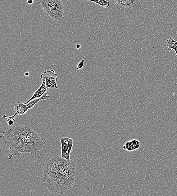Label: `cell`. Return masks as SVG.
Wrapping results in <instances>:
<instances>
[{
  "label": "cell",
  "instance_id": "cell-11",
  "mask_svg": "<svg viewBox=\"0 0 177 196\" xmlns=\"http://www.w3.org/2000/svg\"><path fill=\"white\" fill-rule=\"evenodd\" d=\"M89 1L97 3L100 6L106 8L109 7L110 6L109 1H104V0H96V1Z\"/></svg>",
  "mask_w": 177,
  "mask_h": 196
},
{
  "label": "cell",
  "instance_id": "cell-16",
  "mask_svg": "<svg viewBox=\"0 0 177 196\" xmlns=\"http://www.w3.org/2000/svg\"><path fill=\"white\" fill-rule=\"evenodd\" d=\"M24 75L25 77H29L30 76V73L29 72H26L24 73Z\"/></svg>",
  "mask_w": 177,
  "mask_h": 196
},
{
  "label": "cell",
  "instance_id": "cell-3",
  "mask_svg": "<svg viewBox=\"0 0 177 196\" xmlns=\"http://www.w3.org/2000/svg\"><path fill=\"white\" fill-rule=\"evenodd\" d=\"M41 5L43 11L53 20L61 21L64 18V8L63 2L61 0H39L37 1Z\"/></svg>",
  "mask_w": 177,
  "mask_h": 196
},
{
  "label": "cell",
  "instance_id": "cell-9",
  "mask_svg": "<svg viewBox=\"0 0 177 196\" xmlns=\"http://www.w3.org/2000/svg\"><path fill=\"white\" fill-rule=\"evenodd\" d=\"M140 146V142L136 139H133L127 141L125 144L123 146L124 149H126L128 151H133L138 149Z\"/></svg>",
  "mask_w": 177,
  "mask_h": 196
},
{
  "label": "cell",
  "instance_id": "cell-6",
  "mask_svg": "<svg viewBox=\"0 0 177 196\" xmlns=\"http://www.w3.org/2000/svg\"><path fill=\"white\" fill-rule=\"evenodd\" d=\"M41 79L45 80V84L48 88L58 89L57 75L53 69L48 70L44 72L40 76Z\"/></svg>",
  "mask_w": 177,
  "mask_h": 196
},
{
  "label": "cell",
  "instance_id": "cell-14",
  "mask_svg": "<svg viewBox=\"0 0 177 196\" xmlns=\"http://www.w3.org/2000/svg\"><path fill=\"white\" fill-rule=\"evenodd\" d=\"M27 2L28 4L29 5H32L33 4V3H34V1H33V0H29V1H27Z\"/></svg>",
  "mask_w": 177,
  "mask_h": 196
},
{
  "label": "cell",
  "instance_id": "cell-12",
  "mask_svg": "<svg viewBox=\"0 0 177 196\" xmlns=\"http://www.w3.org/2000/svg\"><path fill=\"white\" fill-rule=\"evenodd\" d=\"M2 118H8V119L7 120L6 122L8 126H10L11 127L15 126V118H11L10 116H7V115H3Z\"/></svg>",
  "mask_w": 177,
  "mask_h": 196
},
{
  "label": "cell",
  "instance_id": "cell-4",
  "mask_svg": "<svg viewBox=\"0 0 177 196\" xmlns=\"http://www.w3.org/2000/svg\"><path fill=\"white\" fill-rule=\"evenodd\" d=\"M50 99L49 94L48 92H47L43 97L39 99H35L29 102L28 104L17 102L15 101L12 102L11 108L14 112V114L11 116V118H15L17 115H22L26 114L28 110L32 109L36 104L41 100H48Z\"/></svg>",
  "mask_w": 177,
  "mask_h": 196
},
{
  "label": "cell",
  "instance_id": "cell-2",
  "mask_svg": "<svg viewBox=\"0 0 177 196\" xmlns=\"http://www.w3.org/2000/svg\"><path fill=\"white\" fill-rule=\"evenodd\" d=\"M30 125L14 126L6 131H1L2 136L0 137L9 146V160L23 153L35 155L43 150L45 143Z\"/></svg>",
  "mask_w": 177,
  "mask_h": 196
},
{
  "label": "cell",
  "instance_id": "cell-10",
  "mask_svg": "<svg viewBox=\"0 0 177 196\" xmlns=\"http://www.w3.org/2000/svg\"><path fill=\"white\" fill-rule=\"evenodd\" d=\"M167 47H168V50L170 51L172 50H176L177 48V41H175L174 38H170L167 41Z\"/></svg>",
  "mask_w": 177,
  "mask_h": 196
},
{
  "label": "cell",
  "instance_id": "cell-8",
  "mask_svg": "<svg viewBox=\"0 0 177 196\" xmlns=\"http://www.w3.org/2000/svg\"><path fill=\"white\" fill-rule=\"evenodd\" d=\"M41 79L42 83L41 86L34 92L32 97L25 103V104H28L30 101L34 100L39 99V98L43 97L47 92L48 87H47L46 84H45V80L43 79Z\"/></svg>",
  "mask_w": 177,
  "mask_h": 196
},
{
  "label": "cell",
  "instance_id": "cell-5",
  "mask_svg": "<svg viewBox=\"0 0 177 196\" xmlns=\"http://www.w3.org/2000/svg\"><path fill=\"white\" fill-rule=\"evenodd\" d=\"M61 147V157L68 162L70 161V157L73 146L74 140L71 138L62 137L60 139Z\"/></svg>",
  "mask_w": 177,
  "mask_h": 196
},
{
  "label": "cell",
  "instance_id": "cell-7",
  "mask_svg": "<svg viewBox=\"0 0 177 196\" xmlns=\"http://www.w3.org/2000/svg\"><path fill=\"white\" fill-rule=\"evenodd\" d=\"M111 2L114 4L128 9L137 6L139 4L138 0H115Z\"/></svg>",
  "mask_w": 177,
  "mask_h": 196
},
{
  "label": "cell",
  "instance_id": "cell-15",
  "mask_svg": "<svg viewBox=\"0 0 177 196\" xmlns=\"http://www.w3.org/2000/svg\"><path fill=\"white\" fill-rule=\"evenodd\" d=\"M81 45L80 44H77L76 45V48L77 49H79L81 48Z\"/></svg>",
  "mask_w": 177,
  "mask_h": 196
},
{
  "label": "cell",
  "instance_id": "cell-13",
  "mask_svg": "<svg viewBox=\"0 0 177 196\" xmlns=\"http://www.w3.org/2000/svg\"><path fill=\"white\" fill-rule=\"evenodd\" d=\"M85 54L84 55L83 59L82 60L80 61V62L78 63V66H77V69L78 70H80L82 69L84 67V58H85Z\"/></svg>",
  "mask_w": 177,
  "mask_h": 196
},
{
  "label": "cell",
  "instance_id": "cell-17",
  "mask_svg": "<svg viewBox=\"0 0 177 196\" xmlns=\"http://www.w3.org/2000/svg\"><path fill=\"white\" fill-rule=\"evenodd\" d=\"M175 52L174 54V55L177 57V48L175 50Z\"/></svg>",
  "mask_w": 177,
  "mask_h": 196
},
{
  "label": "cell",
  "instance_id": "cell-1",
  "mask_svg": "<svg viewBox=\"0 0 177 196\" xmlns=\"http://www.w3.org/2000/svg\"><path fill=\"white\" fill-rule=\"evenodd\" d=\"M76 163L68 162L61 156H55L45 163L42 181L52 194L62 195L73 187L76 174Z\"/></svg>",
  "mask_w": 177,
  "mask_h": 196
}]
</instances>
